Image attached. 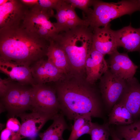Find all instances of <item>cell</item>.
Wrapping results in <instances>:
<instances>
[{
  "mask_svg": "<svg viewBox=\"0 0 140 140\" xmlns=\"http://www.w3.org/2000/svg\"><path fill=\"white\" fill-rule=\"evenodd\" d=\"M50 41L23 27L21 23L0 29V60L30 66L46 56Z\"/></svg>",
  "mask_w": 140,
  "mask_h": 140,
  "instance_id": "cell-1",
  "label": "cell"
},
{
  "mask_svg": "<svg viewBox=\"0 0 140 140\" xmlns=\"http://www.w3.org/2000/svg\"><path fill=\"white\" fill-rule=\"evenodd\" d=\"M60 110L69 120L87 114L101 117V106L97 95L91 88L75 83H67L56 89Z\"/></svg>",
  "mask_w": 140,
  "mask_h": 140,
  "instance_id": "cell-2",
  "label": "cell"
},
{
  "mask_svg": "<svg viewBox=\"0 0 140 140\" xmlns=\"http://www.w3.org/2000/svg\"><path fill=\"white\" fill-rule=\"evenodd\" d=\"M93 30L89 26H79L59 33L52 40L65 52L71 68L78 73L85 69L92 47Z\"/></svg>",
  "mask_w": 140,
  "mask_h": 140,
  "instance_id": "cell-3",
  "label": "cell"
},
{
  "mask_svg": "<svg viewBox=\"0 0 140 140\" xmlns=\"http://www.w3.org/2000/svg\"><path fill=\"white\" fill-rule=\"evenodd\" d=\"M92 9L82 19L92 29L104 27L112 20L126 15L140 11V0H122L117 3L94 0Z\"/></svg>",
  "mask_w": 140,
  "mask_h": 140,
  "instance_id": "cell-4",
  "label": "cell"
},
{
  "mask_svg": "<svg viewBox=\"0 0 140 140\" xmlns=\"http://www.w3.org/2000/svg\"><path fill=\"white\" fill-rule=\"evenodd\" d=\"M33 86L12 81L6 93L0 98V113L6 111L9 118L28 110H32Z\"/></svg>",
  "mask_w": 140,
  "mask_h": 140,
  "instance_id": "cell-5",
  "label": "cell"
},
{
  "mask_svg": "<svg viewBox=\"0 0 140 140\" xmlns=\"http://www.w3.org/2000/svg\"><path fill=\"white\" fill-rule=\"evenodd\" d=\"M54 15L53 10L44 9L36 5L28 8L21 24L28 30L50 41L58 34L50 19Z\"/></svg>",
  "mask_w": 140,
  "mask_h": 140,
  "instance_id": "cell-6",
  "label": "cell"
},
{
  "mask_svg": "<svg viewBox=\"0 0 140 140\" xmlns=\"http://www.w3.org/2000/svg\"><path fill=\"white\" fill-rule=\"evenodd\" d=\"M32 111L55 116L60 110L56 90L44 85L33 86Z\"/></svg>",
  "mask_w": 140,
  "mask_h": 140,
  "instance_id": "cell-7",
  "label": "cell"
},
{
  "mask_svg": "<svg viewBox=\"0 0 140 140\" xmlns=\"http://www.w3.org/2000/svg\"><path fill=\"white\" fill-rule=\"evenodd\" d=\"M100 90L102 97L108 108L113 107L120 99L126 85V80L108 70L100 79Z\"/></svg>",
  "mask_w": 140,
  "mask_h": 140,
  "instance_id": "cell-8",
  "label": "cell"
},
{
  "mask_svg": "<svg viewBox=\"0 0 140 140\" xmlns=\"http://www.w3.org/2000/svg\"><path fill=\"white\" fill-rule=\"evenodd\" d=\"M75 9L71 5L66 2L65 0H60L55 9L56 13L54 16L57 22L53 23L58 33L79 26H89L86 20L78 17Z\"/></svg>",
  "mask_w": 140,
  "mask_h": 140,
  "instance_id": "cell-9",
  "label": "cell"
},
{
  "mask_svg": "<svg viewBox=\"0 0 140 140\" xmlns=\"http://www.w3.org/2000/svg\"><path fill=\"white\" fill-rule=\"evenodd\" d=\"M27 8L20 0H0V29L19 25Z\"/></svg>",
  "mask_w": 140,
  "mask_h": 140,
  "instance_id": "cell-10",
  "label": "cell"
},
{
  "mask_svg": "<svg viewBox=\"0 0 140 140\" xmlns=\"http://www.w3.org/2000/svg\"><path fill=\"white\" fill-rule=\"evenodd\" d=\"M110 26L109 24L102 28L93 29L92 47L104 55H110L117 51L114 30Z\"/></svg>",
  "mask_w": 140,
  "mask_h": 140,
  "instance_id": "cell-11",
  "label": "cell"
},
{
  "mask_svg": "<svg viewBox=\"0 0 140 140\" xmlns=\"http://www.w3.org/2000/svg\"><path fill=\"white\" fill-rule=\"evenodd\" d=\"M54 116L32 111L18 115L21 120L20 131L21 139L31 138L35 136L48 120H53Z\"/></svg>",
  "mask_w": 140,
  "mask_h": 140,
  "instance_id": "cell-12",
  "label": "cell"
},
{
  "mask_svg": "<svg viewBox=\"0 0 140 140\" xmlns=\"http://www.w3.org/2000/svg\"><path fill=\"white\" fill-rule=\"evenodd\" d=\"M0 70L13 81L24 85H35L30 66H28L0 60Z\"/></svg>",
  "mask_w": 140,
  "mask_h": 140,
  "instance_id": "cell-13",
  "label": "cell"
},
{
  "mask_svg": "<svg viewBox=\"0 0 140 140\" xmlns=\"http://www.w3.org/2000/svg\"><path fill=\"white\" fill-rule=\"evenodd\" d=\"M109 55L108 64L112 73L125 80L134 77L138 67L127 53H120L117 51Z\"/></svg>",
  "mask_w": 140,
  "mask_h": 140,
  "instance_id": "cell-14",
  "label": "cell"
},
{
  "mask_svg": "<svg viewBox=\"0 0 140 140\" xmlns=\"http://www.w3.org/2000/svg\"><path fill=\"white\" fill-rule=\"evenodd\" d=\"M30 67L35 85H44L47 82L58 81L62 78L64 73L43 58L35 62Z\"/></svg>",
  "mask_w": 140,
  "mask_h": 140,
  "instance_id": "cell-15",
  "label": "cell"
},
{
  "mask_svg": "<svg viewBox=\"0 0 140 140\" xmlns=\"http://www.w3.org/2000/svg\"><path fill=\"white\" fill-rule=\"evenodd\" d=\"M104 55L92 47L87 56L85 65L86 80L93 84L100 79L108 70V62L104 58Z\"/></svg>",
  "mask_w": 140,
  "mask_h": 140,
  "instance_id": "cell-16",
  "label": "cell"
},
{
  "mask_svg": "<svg viewBox=\"0 0 140 140\" xmlns=\"http://www.w3.org/2000/svg\"><path fill=\"white\" fill-rule=\"evenodd\" d=\"M120 102L126 107L133 118L140 117V84L135 77L126 80Z\"/></svg>",
  "mask_w": 140,
  "mask_h": 140,
  "instance_id": "cell-17",
  "label": "cell"
},
{
  "mask_svg": "<svg viewBox=\"0 0 140 140\" xmlns=\"http://www.w3.org/2000/svg\"><path fill=\"white\" fill-rule=\"evenodd\" d=\"M117 46L129 52L137 51L140 54V29L130 24L117 30H114Z\"/></svg>",
  "mask_w": 140,
  "mask_h": 140,
  "instance_id": "cell-18",
  "label": "cell"
},
{
  "mask_svg": "<svg viewBox=\"0 0 140 140\" xmlns=\"http://www.w3.org/2000/svg\"><path fill=\"white\" fill-rule=\"evenodd\" d=\"M46 56L48 61L64 73L69 70L70 66L65 52L52 40L50 41Z\"/></svg>",
  "mask_w": 140,
  "mask_h": 140,
  "instance_id": "cell-19",
  "label": "cell"
},
{
  "mask_svg": "<svg viewBox=\"0 0 140 140\" xmlns=\"http://www.w3.org/2000/svg\"><path fill=\"white\" fill-rule=\"evenodd\" d=\"M52 120L53 122L48 128L39 134L40 140H65L63 138V134L68 127L63 114H58Z\"/></svg>",
  "mask_w": 140,
  "mask_h": 140,
  "instance_id": "cell-20",
  "label": "cell"
},
{
  "mask_svg": "<svg viewBox=\"0 0 140 140\" xmlns=\"http://www.w3.org/2000/svg\"><path fill=\"white\" fill-rule=\"evenodd\" d=\"M109 117V124L125 125L134 122L131 114L125 106L120 102L113 106Z\"/></svg>",
  "mask_w": 140,
  "mask_h": 140,
  "instance_id": "cell-21",
  "label": "cell"
},
{
  "mask_svg": "<svg viewBox=\"0 0 140 140\" xmlns=\"http://www.w3.org/2000/svg\"><path fill=\"white\" fill-rule=\"evenodd\" d=\"M117 134L124 140H140V119L129 125L120 126Z\"/></svg>",
  "mask_w": 140,
  "mask_h": 140,
  "instance_id": "cell-22",
  "label": "cell"
},
{
  "mask_svg": "<svg viewBox=\"0 0 140 140\" xmlns=\"http://www.w3.org/2000/svg\"><path fill=\"white\" fill-rule=\"evenodd\" d=\"M107 124L100 125L93 123L90 133L91 140H109L110 129Z\"/></svg>",
  "mask_w": 140,
  "mask_h": 140,
  "instance_id": "cell-23",
  "label": "cell"
},
{
  "mask_svg": "<svg viewBox=\"0 0 140 140\" xmlns=\"http://www.w3.org/2000/svg\"><path fill=\"white\" fill-rule=\"evenodd\" d=\"M65 1L75 9L78 8L82 10L84 15L88 14L91 10L92 9L90 7L92 6L94 0H65Z\"/></svg>",
  "mask_w": 140,
  "mask_h": 140,
  "instance_id": "cell-24",
  "label": "cell"
},
{
  "mask_svg": "<svg viewBox=\"0 0 140 140\" xmlns=\"http://www.w3.org/2000/svg\"><path fill=\"white\" fill-rule=\"evenodd\" d=\"M92 117L89 115H83L79 116L74 120L72 131L68 140H71L75 134L88 121L92 120Z\"/></svg>",
  "mask_w": 140,
  "mask_h": 140,
  "instance_id": "cell-25",
  "label": "cell"
},
{
  "mask_svg": "<svg viewBox=\"0 0 140 140\" xmlns=\"http://www.w3.org/2000/svg\"><path fill=\"white\" fill-rule=\"evenodd\" d=\"M6 126V128L9 129L12 133L21 138L20 134L21 123L15 117L9 118L7 121Z\"/></svg>",
  "mask_w": 140,
  "mask_h": 140,
  "instance_id": "cell-26",
  "label": "cell"
},
{
  "mask_svg": "<svg viewBox=\"0 0 140 140\" xmlns=\"http://www.w3.org/2000/svg\"><path fill=\"white\" fill-rule=\"evenodd\" d=\"M60 0H38L37 5L46 10L55 9Z\"/></svg>",
  "mask_w": 140,
  "mask_h": 140,
  "instance_id": "cell-27",
  "label": "cell"
},
{
  "mask_svg": "<svg viewBox=\"0 0 140 140\" xmlns=\"http://www.w3.org/2000/svg\"><path fill=\"white\" fill-rule=\"evenodd\" d=\"M18 136L13 134L7 128L2 130L1 133L0 140H21Z\"/></svg>",
  "mask_w": 140,
  "mask_h": 140,
  "instance_id": "cell-28",
  "label": "cell"
},
{
  "mask_svg": "<svg viewBox=\"0 0 140 140\" xmlns=\"http://www.w3.org/2000/svg\"><path fill=\"white\" fill-rule=\"evenodd\" d=\"M9 78H0V96H3L6 93L12 82Z\"/></svg>",
  "mask_w": 140,
  "mask_h": 140,
  "instance_id": "cell-29",
  "label": "cell"
},
{
  "mask_svg": "<svg viewBox=\"0 0 140 140\" xmlns=\"http://www.w3.org/2000/svg\"><path fill=\"white\" fill-rule=\"evenodd\" d=\"M20 1L28 8L37 5L38 3V0H20Z\"/></svg>",
  "mask_w": 140,
  "mask_h": 140,
  "instance_id": "cell-30",
  "label": "cell"
},
{
  "mask_svg": "<svg viewBox=\"0 0 140 140\" xmlns=\"http://www.w3.org/2000/svg\"><path fill=\"white\" fill-rule=\"evenodd\" d=\"M111 135L112 140H122L114 132H112Z\"/></svg>",
  "mask_w": 140,
  "mask_h": 140,
  "instance_id": "cell-31",
  "label": "cell"
},
{
  "mask_svg": "<svg viewBox=\"0 0 140 140\" xmlns=\"http://www.w3.org/2000/svg\"><path fill=\"white\" fill-rule=\"evenodd\" d=\"M31 140H34V139H31Z\"/></svg>",
  "mask_w": 140,
  "mask_h": 140,
  "instance_id": "cell-32",
  "label": "cell"
},
{
  "mask_svg": "<svg viewBox=\"0 0 140 140\" xmlns=\"http://www.w3.org/2000/svg\"><path fill=\"white\" fill-rule=\"evenodd\" d=\"M139 118H140V119H140V117H139Z\"/></svg>",
  "mask_w": 140,
  "mask_h": 140,
  "instance_id": "cell-33",
  "label": "cell"
},
{
  "mask_svg": "<svg viewBox=\"0 0 140 140\" xmlns=\"http://www.w3.org/2000/svg\"><path fill=\"white\" fill-rule=\"evenodd\" d=\"M139 29H140V27L139 28Z\"/></svg>",
  "mask_w": 140,
  "mask_h": 140,
  "instance_id": "cell-34",
  "label": "cell"
}]
</instances>
